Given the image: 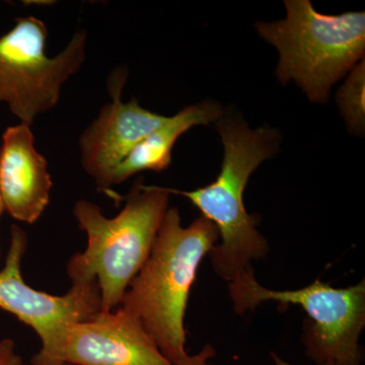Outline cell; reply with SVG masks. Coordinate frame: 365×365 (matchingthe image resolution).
<instances>
[{
  "label": "cell",
  "instance_id": "1",
  "mask_svg": "<svg viewBox=\"0 0 365 365\" xmlns=\"http://www.w3.org/2000/svg\"><path fill=\"white\" fill-rule=\"evenodd\" d=\"M215 125L223 145L215 181L193 191H168L186 197L217 228L220 242L208 256L215 273L230 283L252 269V262L267 256L268 242L257 227V216L246 210L244 193L254 170L279 150L280 135L269 126L251 129L230 114H222Z\"/></svg>",
  "mask_w": 365,
  "mask_h": 365
},
{
  "label": "cell",
  "instance_id": "2",
  "mask_svg": "<svg viewBox=\"0 0 365 365\" xmlns=\"http://www.w3.org/2000/svg\"><path fill=\"white\" fill-rule=\"evenodd\" d=\"M220 241L207 218L182 227L176 207L168 209L148 260L129 283L119 307L135 317L173 364L187 356L185 314L204 257Z\"/></svg>",
  "mask_w": 365,
  "mask_h": 365
},
{
  "label": "cell",
  "instance_id": "3",
  "mask_svg": "<svg viewBox=\"0 0 365 365\" xmlns=\"http://www.w3.org/2000/svg\"><path fill=\"white\" fill-rule=\"evenodd\" d=\"M170 195L168 188L148 186L138 178L114 217L86 199L74 204L73 215L88 235V246L69 259L67 275L71 284L97 281L101 311L120 306L129 283L148 260L170 208Z\"/></svg>",
  "mask_w": 365,
  "mask_h": 365
},
{
  "label": "cell",
  "instance_id": "4",
  "mask_svg": "<svg viewBox=\"0 0 365 365\" xmlns=\"http://www.w3.org/2000/svg\"><path fill=\"white\" fill-rule=\"evenodd\" d=\"M287 18L255 25L279 52L277 78L294 81L314 103L328 101L331 88L364 58L365 14L318 13L309 0H287Z\"/></svg>",
  "mask_w": 365,
  "mask_h": 365
},
{
  "label": "cell",
  "instance_id": "5",
  "mask_svg": "<svg viewBox=\"0 0 365 365\" xmlns=\"http://www.w3.org/2000/svg\"><path fill=\"white\" fill-rule=\"evenodd\" d=\"M235 313L242 314L264 302L302 307L309 322L304 328L306 354L316 364L361 365L359 338L365 327V282L335 288L316 280L297 290L262 287L253 268L228 283Z\"/></svg>",
  "mask_w": 365,
  "mask_h": 365
},
{
  "label": "cell",
  "instance_id": "6",
  "mask_svg": "<svg viewBox=\"0 0 365 365\" xmlns=\"http://www.w3.org/2000/svg\"><path fill=\"white\" fill-rule=\"evenodd\" d=\"M47 37L44 21L32 16L16 19L14 28L0 36V104L29 126L56 107L62 86L85 63L86 30L74 34L53 57L46 52Z\"/></svg>",
  "mask_w": 365,
  "mask_h": 365
},
{
  "label": "cell",
  "instance_id": "7",
  "mask_svg": "<svg viewBox=\"0 0 365 365\" xmlns=\"http://www.w3.org/2000/svg\"><path fill=\"white\" fill-rule=\"evenodd\" d=\"M28 248L25 230L13 225L4 268L0 270V309L14 314L39 336V353L47 352L67 327L86 321L101 312L97 281L72 283L64 295L46 294L31 287L21 275V261Z\"/></svg>",
  "mask_w": 365,
  "mask_h": 365
},
{
  "label": "cell",
  "instance_id": "8",
  "mask_svg": "<svg viewBox=\"0 0 365 365\" xmlns=\"http://www.w3.org/2000/svg\"><path fill=\"white\" fill-rule=\"evenodd\" d=\"M174 365L140 322L121 307L67 327L51 349L30 365Z\"/></svg>",
  "mask_w": 365,
  "mask_h": 365
},
{
  "label": "cell",
  "instance_id": "9",
  "mask_svg": "<svg viewBox=\"0 0 365 365\" xmlns=\"http://www.w3.org/2000/svg\"><path fill=\"white\" fill-rule=\"evenodd\" d=\"M127 69L117 68L108 79L111 102L101 109L98 117L79 138L81 163L98 191L113 200L122 197L112 189V174L137 144L167 122L169 117L144 109L135 98L122 102Z\"/></svg>",
  "mask_w": 365,
  "mask_h": 365
},
{
  "label": "cell",
  "instance_id": "10",
  "mask_svg": "<svg viewBox=\"0 0 365 365\" xmlns=\"http://www.w3.org/2000/svg\"><path fill=\"white\" fill-rule=\"evenodd\" d=\"M52 187L47 160L36 148L31 126L7 127L0 148V189L7 213L33 225L47 208Z\"/></svg>",
  "mask_w": 365,
  "mask_h": 365
},
{
  "label": "cell",
  "instance_id": "11",
  "mask_svg": "<svg viewBox=\"0 0 365 365\" xmlns=\"http://www.w3.org/2000/svg\"><path fill=\"white\" fill-rule=\"evenodd\" d=\"M222 114V108L218 103L205 101L188 106L175 116L169 117L165 124L137 144L118 165L112 174V186L145 170H167L172 163V153L178 139L193 127L215 124Z\"/></svg>",
  "mask_w": 365,
  "mask_h": 365
},
{
  "label": "cell",
  "instance_id": "12",
  "mask_svg": "<svg viewBox=\"0 0 365 365\" xmlns=\"http://www.w3.org/2000/svg\"><path fill=\"white\" fill-rule=\"evenodd\" d=\"M364 60H362L353 67L336 97L348 128L355 134L364 131Z\"/></svg>",
  "mask_w": 365,
  "mask_h": 365
},
{
  "label": "cell",
  "instance_id": "13",
  "mask_svg": "<svg viewBox=\"0 0 365 365\" xmlns=\"http://www.w3.org/2000/svg\"><path fill=\"white\" fill-rule=\"evenodd\" d=\"M21 355L16 352L14 340L4 338L0 340V365H23Z\"/></svg>",
  "mask_w": 365,
  "mask_h": 365
},
{
  "label": "cell",
  "instance_id": "14",
  "mask_svg": "<svg viewBox=\"0 0 365 365\" xmlns=\"http://www.w3.org/2000/svg\"><path fill=\"white\" fill-rule=\"evenodd\" d=\"M215 355V348L211 345H205L201 351L194 355L187 354L178 364L174 365H213L210 364V359Z\"/></svg>",
  "mask_w": 365,
  "mask_h": 365
},
{
  "label": "cell",
  "instance_id": "15",
  "mask_svg": "<svg viewBox=\"0 0 365 365\" xmlns=\"http://www.w3.org/2000/svg\"><path fill=\"white\" fill-rule=\"evenodd\" d=\"M271 356H272L274 362H275V365H292L290 364H287V362H285L284 360L281 359L280 357H278L277 355L275 354V353H271ZM319 365H336V364H319Z\"/></svg>",
  "mask_w": 365,
  "mask_h": 365
},
{
  "label": "cell",
  "instance_id": "16",
  "mask_svg": "<svg viewBox=\"0 0 365 365\" xmlns=\"http://www.w3.org/2000/svg\"><path fill=\"white\" fill-rule=\"evenodd\" d=\"M6 211V207H4V199H2L1 189H0V217H1L2 213ZM1 256V254H0Z\"/></svg>",
  "mask_w": 365,
  "mask_h": 365
},
{
  "label": "cell",
  "instance_id": "17",
  "mask_svg": "<svg viewBox=\"0 0 365 365\" xmlns=\"http://www.w3.org/2000/svg\"><path fill=\"white\" fill-rule=\"evenodd\" d=\"M23 365H30V364H24ZM61 365H74V364H62Z\"/></svg>",
  "mask_w": 365,
  "mask_h": 365
}]
</instances>
